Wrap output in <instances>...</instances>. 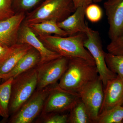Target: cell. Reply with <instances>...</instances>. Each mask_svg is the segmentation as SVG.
Returning a JSON list of instances; mask_svg holds the SVG:
<instances>
[{
  "label": "cell",
  "instance_id": "cell-5",
  "mask_svg": "<svg viewBox=\"0 0 123 123\" xmlns=\"http://www.w3.org/2000/svg\"><path fill=\"white\" fill-rule=\"evenodd\" d=\"M85 34L86 37L84 40V47L89 51L94 60L98 75L104 87L109 80L116 77L117 75L110 70L106 64L105 52L103 49L98 31L88 27Z\"/></svg>",
  "mask_w": 123,
  "mask_h": 123
},
{
  "label": "cell",
  "instance_id": "cell-18",
  "mask_svg": "<svg viewBox=\"0 0 123 123\" xmlns=\"http://www.w3.org/2000/svg\"><path fill=\"white\" fill-rule=\"evenodd\" d=\"M13 79L9 78L0 84V116L5 119L8 118L10 116L9 105Z\"/></svg>",
  "mask_w": 123,
  "mask_h": 123
},
{
  "label": "cell",
  "instance_id": "cell-3",
  "mask_svg": "<svg viewBox=\"0 0 123 123\" xmlns=\"http://www.w3.org/2000/svg\"><path fill=\"white\" fill-rule=\"evenodd\" d=\"M76 9L73 0H45L26 14L23 23L29 25L49 20L60 22L66 19Z\"/></svg>",
  "mask_w": 123,
  "mask_h": 123
},
{
  "label": "cell",
  "instance_id": "cell-8",
  "mask_svg": "<svg viewBox=\"0 0 123 123\" xmlns=\"http://www.w3.org/2000/svg\"><path fill=\"white\" fill-rule=\"evenodd\" d=\"M92 123H97L104 97V86L100 77L85 86L78 93Z\"/></svg>",
  "mask_w": 123,
  "mask_h": 123
},
{
  "label": "cell",
  "instance_id": "cell-2",
  "mask_svg": "<svg viewBox=\"0 0 123 123\" xmlns=\"http://www.w3.org/2000/svg\"><path fill=\"white\" fill-rule=\"evenodd\" d=\"M39 38L49 49L68 58L79 57L94 60L84 47L85 34L79 33L70 36H39Z\"/></svg>",
  "mask_w": 123,
  "mask_h": 123
},
{
  "label": "cell",
  "instance_id": "cell-16",
  "mask_svg": "<svg viewBox=\"0 0 123 123\" xmlns=\"http://www.w3.org/2000/svg\"><path fill=\"white\" fill-rule=\"evenodd\" d=\"M32 47L26 43H17L12 46L8 55L0 61V77L11 71L21 58Z\"/></svg>",
  "mask_w": 123,
  "mask_h": 123
},
{
  "label": "cell",
  "instance_id": "cell-4",
  "mask_svg": "<svg viewBox=\"0 0 123 123\" xmlns=\"http://www.w3.org/2000/svg\"><path fill=\"white\" fill-rule=\"evenodd\" d=\"M36 67L13 78L9 105L10 115L16 113L36 90L37 76Z\"/></svg>",
  "mask_w": 123,
  "mask_h": 123
},
{
  "label": "cell",
  "instance_id": "cell-15",
  "mask_svg": "<svg viewBox=\"0 0 123 123\" xmlns=\"http://www.w3.org/2000/svg\"><path fill=\"white\" fill-rule=\"evenodd\" d=\"M41 61V57L38 52L32 47L18 62L15 66L9 73L0 77V80H6L10 78H14L23 73L35 68Z\"/></svg>",
  "mask_w": 123,
  "mask_h": 123
},
{
  "label": "cell",
  "instance_id": "cell-23",
  "mask_svg": "<svg viewBox=\"0 0 123 123\" xmlns=\"http://www.w3.org/2000/svg\"><path fill=\"white\" fill-rule=\"evenodd\" d=\"M103 15L102 10L98 5L92 3L86 7L85 16L91 22H98L102 19Z\"/></svg>",
  "mask_w": 123,
  "mask_h": 123
},
{
  "label": "cell",
  "instance_id": "cell-27",
  "mask_svg": "<svg viewBox=\"0 0 123 123\" xmlns=\"http://www.w3.org/2000/svg\"><path fill=\"white\" fill-rule=\"evenodd\" d=\"M73 1L76 9L79 7H86L93 3L92 0H73Z\"/></svg>",
  "mask_w": 123,
  "mask_h": 123
},
{
  "label": "cell",
  "instance_id": "cell-14",
  "mask_svg": "<svg viewBox=\"0 0 123 123\" xmlns=\"http://www.w3.org/2000/svg\"><path fill=\"white\" fill-rule=\"evenodd\" d=\"M86 7L77 8L75 11L66 19L57 23L59 27L65 31L68 36L79 33L85 34L88 27L85 20Z\"/></svg>",
  "mask_w": 123,
  "mask_h": 123
},
{
  "label": "cell",
  "instance_id": "cell-26",
  "mask_svg": "<svg viewBox=\"0 0 123 123\" xmlns=\"http://www.w3.org/2000/svg\"><path fill=\"white\" fill-rule=\"evenodd\" d=\"M108 53L116 55H123V34L119 37L111 40L107 47Z\"/></svg>",
  "mask_w": 123,
  "mask_h": 123
},
{
  "label": "cell",
  "instance_id": "cell-10",
  "mask_svg": "<svg viewBox=\"0 0 123 123\" xmlns=\"http://www.w3.org/2000/svg\"><path fill=\"white\" fill-rule=\"evenodd\" d=\"M17 43L29 44L36 49L41 57V61L39 64L62 56L46 47L29 26L23 23L20 27L18 32Z\"/></svg>",
  "mask_w": 123,
  "mask_h": 123
},
{
  "label": "cell",
  "instance_id": "cell-25",
  "mask_svg": "<svg viewBox=\"0 0 123 123\" xmlns=\"http://www.w3.org/2000/svg\"><path fill=\"white\" fill-rule=\"evenodd\" d=\"M54 112L43 116V123H68V115Z\"/></svg>",
  "mask_w": 123,
  "mask_h": 123
},
{
  "label": "cell",
  "instance_id": "cell-11",
  "mask_svg": "<svg viewBox=\"0 0 123 123\" xmlns=\"http://www.w3.org/2000/svg\"><path fill=\"white\" fill-rule=\"evenodd\" d=\"M104 6L109 25L108 36L113 40L123 34V0H108Z\"/></svg>",
  "mask_w": 123,
  "mask_h": 123
},
{
  "label": "cell",
  "instance_id": "cell-19",
  "mask_svg": "<svg viewBox=\"0 0 123 123\" xmlns=\"http://www.w3.org/2000/svg\"><path fill=\"white\" fill-rule=\"evenodd\" d=\"M69 111L68 123H92L87 109L80 99Z\"/></svg>",
  "mask_w": 123,
  "mask_h": 123
},
{
  "label": "cell",
  "instance_id": "cell-29",
  "mask_svg": "<svg viewBox=\"0 0 123 123\" xmlns=\"http://www.w3.org/2000/svg\"><path fill=\"white\" fill-rule=\"evenodd\" d=\"M92 0L93 2L96 3V2H101L102 0Z\"/></svg>",
  "mask_w": 123,
  "mask_h": 123
},
{
  "label": "cell",
  "instance_id": "cell-30",
  "mask_svg": "<svg viewBox=\"0 0 123 123\" xmlns=\"http://www.w3.org/2000/svg\"><path fill=\"white\" fill-rule=\"evenodd\" d=\"M122 123H123V121H122Z\"/></svg>",
  "mask_w": 123,
  "mask_h": 123
},
{
  "label": "cell",
  "instance_id": "cell-21",
  "mask_svg": "<svg viewBox=\"0 0 123 123\" xmlns=\"http://www.w3.org/2000/svg\"><path fill=\"white\" fill-rule=\"evenodd\" d=\"M105 60L108 68L123 79V55L105 52Z\"/></svg>",
  "mask_w": 123,
  "mask_h": 123
},
{
  "label": "cell",
  "instance_id": "cell-9",
  "mask_svg": "<svg viewBox=\"0 0 123 123\" xmlns=\"http://www.w3.org/2000/svg\"><path fill=\"white\" fill-rule=\"evenodd\" d=\"M68 63V58L62 56L37 65L36 89H41L56 84L67 69Z\"/></svg>",
  "mask_w": 123,
  "mask_h": 123
},
{
  "label": "cell",
  "instance_id": "cell-28",
  "mask_svg": "<svg viewBox=\"0 0 123 123\" xmlns=\"http://www.w3.org/2000/svg\"><path fill=\"white\" fill-rule=\"evenodd\" d=\"M12 46L8 47L0 44V61L8 55L11 50Z\"/></svg>",
  "mask_w": 123,
  "mask_h": 123
},
{
  "label": "cell",
  "instance_id": "cell-6",
  "mask_svg": "<svg viewBox=\"0 0 123 123\" xmlns=\"http://www.w3.org/2000/svg\"><path fill=\"white\" fill-rule=\"evenodd\" d=\"M52 85L41 89H36L30 98L16 113L12 115L9 123H32L42 112L44 103L50 92Z\"/></svg>",
  "mask_w": 123,
  "mask_h": 123
},
{
  "label": "cell",
  "instance_id": "cell-13",
  "mask_svg": "<svg viewBox=\"0 0 123 123\" xmlns=\"http://www.w3.org/2000/svg\"><path fill=\"white\" fill-rule=\"evenodd\" d=\"M123 105V79L117 76L107 81L104 87L103 102L99 114L106 110Z\"/></svg>",
  "mask_w": 123,
  "mask_h": 123
},
{
  "label": "cell",
  "instance_id": "cell-24",
  "mask_svg": "<svg viewBox=\"0 0 123 123\" xmlns=\"http://www.w3.org/2000/svg\"><path fill=\"white\" fill-rule=\"evenodd\" d=\"M12 0H0V21L11 17L15 13Z\"/></svg>",
  "mask_w": 123,
  "mask_h": 123
},
{
  "label": "cell",
  "instance_id": "cell-17",
  "mask_svg": "<svg viewBox=\"0 0 123 123\" xmlns=\"http://www.w3.org/2000/svg\"><path fill=\"white\" fill-rule=\"evenodd\" d=\"M28 26L37 36L52 34L62 36H68L65 31L59 27L57 22L52 20L31 24Z\"/></svg>",
  "mask_w": 123,
  "mask_h": 123
},
{
  "label": "cell",
  "instance_id": "cell-20",
  "mask_svg": "<svg viewBox=\"0 0 123 123\" xmlns=\"http://www.w3.org/2000/svg\"><path fill=\"white\" fill-rule=\"evenodd\" d=\"M123 120V106H118L101 112L97 123H122Z\"/></svg>",
  "mask_w": 123,
  "mask_h": 123
},
{
  "label": "cell",
  "instance_id": "cell-1",
  "mask_svg": "<svg viewBox=\"0 0 123 123\" xmlns=\"http://www.w3.org/2000/svg\"><path fill=\"white\" fill-rule=\"evenodd\" d=\"M68 59L67 68L57 85L63 89L78 93L98 77V72L94 60L79 57Z\"/></svg>",
  "mask_w": 123,
  "mask_h": 123
},
{
  "label": "cell",
  "instance_id": "cell-22",
  "mask_svg": "<svg viewBox=\"0 0 123 123\" xmlns=\"http://www.w3.org/2000/svg\"><path fill=\"white\" fill-rule=\"evenodd\" d=\"M45 0H12L13 7L15 13L26 14L34 9Z\"/></svg>",
  "mask_w": 123,
  "mask_h": 123
},
{
  "label": "cell",
  "instance_id": "cell-12",
  "mask_svg": "<svg viewBox=\"0 0 123 123\" xmlns=\"http://www.w3.org/2000/svg\"><path fill=\"white\" fill-rule=\"evenodd\" d=\"M25 16L24 13H17L0 21V44L11 47L17 43L18 32Z\"/></svg>",
  "mask_w": 123,
  "mask_h": 123
},
{
  "label": "cell",
  "instance_id": "cell-31",
  "mask_svg": "<svg viewBox=\"0 0 123 123\" xmlns=\"http://www.w3.org/2000/svg\"></svg>",
  "mask_w": 123,
  "mask_h": 123
},
{
  "label": "cell",
  "instance_id": "cell-7",
  "mask_svg": "<svg viewBox=\"0 0 123 123\" xmlns=\"http://www.w3.org/2000/svg\"><path fill=\"white\" fill-rule=\"evenodd\" d=\"M79 99L78 93L63 89L57 84L53 85L44 103L42 116L49 113L69 111Z\"/></svg>",
  "mask_w": 123,
  "mask_h": 123
}]
</instances>
